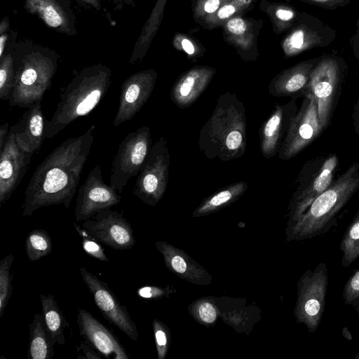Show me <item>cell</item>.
Instances as JSON below:
<instances>
[{"instance_id":"obj_35","label":"cell","mask_w":359,"mask_h":359,"mask_svg":"<svg viewBox=\"0 0 359 359\" xmlns=\"http://www.w3.org/2000/svg\"><path fill=\"white\" fill-rule=\"evenodd\" d=\"M173 48L184 53L190 61L195 62L204 56L206 49L195 37L183 32H176L172 40Z\"/></svg>"},{"instance_id":"obj_26","label":"cell","mask_w":359,"mask_h":359,"mask_svg":"<svg viewBox=\"0 0 359 359\" xmlns=\"http://www.w3.org/2000/svg\"><path fill=\"white\" fill-rule=\"evenodd\" d=\"M40 299L42 314L49 333L55 344L64 345L65 343L64 331L69 326V323L65 319L53 294H41Z\"/></svg>"},{"instance_id":"obj_20","label":"cell","mask_w":359,"mask_h":359,"mask_svg":"<svg viewBox=\"0 0 359 359\" xmlns=\"http://www.w3.org/2000/svg\"><path fill=\"white\" fill-rule=\"evenodd\" d=\"M23 8L48 28L69 36L77 34L76 16L69 0H22Z\"/></svg>"},{"instance_id":"obj_21","label":"cell","mask_w":359,"mask_h":359,"mask_svg":"<svg viewBox=\"0 0 359 359\" xmlns=\"http://www.w3.org/2000/svg\"><path fill=\"white\" fill-rule=\"evenodd\" d=\"M217 73L208 65H196L182 73L172 85L170 99L180 109L191 106L206 90Z\"/></svg>"},{"instance_id":"obj_9","label":"cell","mask_w":359,"mask_h":359,"mask_svg":"<svg viewBox=\"0 0 359 359\" xmlns=\"http://www.w3.org/2000/svg\"><path fill=\"white\" fill-rule=\"evenodd\" d=\"M151 147L149 126L129 133L119 144L113 160L109 184L121 192L129 180L139 173Z\"/></svg>"},{"instance_id":"obj_47","label":"cell","mask_w":359,"mask_h":359,"mask_svg":"<svg viewBox=\"0 0 359 359\" xmlns=\"http://www.w3.org/2000/svg\"><path fill=\"white\" fill-rule=\"evenodd\" d=\"M8 123H5L0 126V150H1L8 139L9 133Z\"/></svg>"},{"instance_id":"obj_33","label":"cell","mask_w":359,"mask_h":359,"mask_svg":"<svg viewBox=\"0 0 359 359\" xmlns=\"http://www.w3.org/2000/svg\"><path fill=\"white\" fill-rule=\"evenodd\" d=\"M305 28L304 20L301 18L283 39L280 46L285 57H293L306 48L309 39Z\"/></svg>"},{"instance_id":"obj_10","label":"cell","mask_w":359,"mask_h":359,"mask_svg":"<svg viewBox=\"0 0 359 359\" xmlns=\"http://www.w3.org/2000/svg\"><path fill=\"white\" fill-rule=\"evenodd\" d=\"M323 131L317 101L306 91L299 109L292 119L288 131L278 151V158L288 161L310 145Z\"/></svg>"},{"instance_id":"obj_41","label":"cell","mask_w":359,"mask_h":359,"mask_svg":"<svg viewBox=\"0 0 359 359\" xmlns=\"http://www.w3.org/2000/svg\"><path fill=\"white\" fill-rule=\"evenodd\" d=\"M198 315L202 321L210 324L215 321L217 313L212 304L208 302L202 303L198 307Z\"/></svg>"},{"instance_id":"obj_36","label":"cell","mask_w":359,"mask_h":359,"mask_svg":"<svg viewBox=\"0 0 359 359\" xmlns=\"http://www.w3.org/2000/svg\"><path fill=\"white\" fill-rule=\"evenodd\" d=\"M74 226L81 237L82 247L86 253L100 261L108 262L109 259L105 255L104 249L100 244L101 243L90 234L84 228L81 229L76 223H74Z\"/></svg>"},{"instance_id":"obj_40","label":"cell","mask_w":359,"mask_h":359,"mask_svg":"<svg viewBox=\"0 0 359 359\" xmlns=\"http://www.w3.org/2000/svg\"><path fill=\"white\" fill-rule=\"evenodd\" d=\"M10 20L5 15L0 21V57L4 55L11 36Z\"/></svg>"},{"instance_id":"obj_45","label":"cell","mask_w":359,"mask_h":359,"mask_svg":"<svg viewBox=\"0 0 359 359\" xmlns=\"http://www.w3.org/2000/svg\"><path fill=\"white\" fill-rule=\"evenodd\" d=\"M115 11H121L125 6L134 7L137 0H109Z\"/></svg>"},{"instance_id":"obj_24","label":"cell","mask_w":359,"mask_h":359,"mask_svg":"<svg viewBox=\"0 0 359 359\" xmlns=\"http://www.w3.org/2000/svg\"><path fill=\"white\" fill-rule=\"evenodd\" d=\"M167 1L156 0L139 37L135 43L129 60L130 65L141 62L146 55L153 39L160 29Z\"/></svg>"},{"instance_id":"obj_3","label":"cell","mask_w":359,"mask_h":359,"mask_svg":"<svg viewBox=\"0 0 359 359\" xmlns=\"http://www.w3.org/2000/svg\"><path fill=\"white\" fill-rule=\"evenodd\" d=\"M111 77V69L101 63L79 71L61 92L50 120L45 119V137H54L71 123L90 113L106 95Z\"/></svg>"},{"instance_id":"obj_31","label":"cell","mask_w":359,"mask_h":359,"mask_svg":"<svg viewBox=\"0 0 359 359\" xmlns=\"http://www.w3.org/2000/svg\"><path fill=\"white\" fill-rule=\"evenodd\" d=\"M341 265L346 268L359 259V210L347 226L339 244Z\"/></svg>"},{"instance_id":"obj_7","label":"cell","mask_w":359,"mask_h":359,"mask_svg":"<svg viewBox=\"0 0 359 359\" xmlns=\"http://www.w3.org/2000/svg\"><path fill=\"white\" fill-rule=\"evenodd\" d=\"M328 271L325 262L306 270L297 283V299L294 309L297 321L304 324L309 333L319 327L325 309Z\"/></svg>"},{"instance_id":"obj_29","label":"cell","mask_w":359,"mask_h":359,"mask_svg":"<svg viewBox=\"0 0 359 359\" xmlns=\"http://www.w3.org/2000/svg\"><path fill=\"white\" fill-rule=\"evenodd\" d=\"M257 1V0H230L198 25L208 30L221 27L230 18L245 15L252 11Z\"/></svg>"},{"instance_id":"obj_15","label":"cell","mask_w":359,"mask_h":359,"mask_svg":"<svg viewBox=\"0 0 359 359\" xmlns=\"http://www.w3.org/2000/svg\"><path fill=\"white\" fill-rule=\"evenodd\" d=\"M156 70L147 69L131 74L121 84L114 126L131 120L150 97L157 80Z\"/></svg>"},{"instance_id":"obj_2","label":"cell","mask_w":359,"mask_h":359,"mask_svg":"<svg viewBox=\"0 0 359 359\" xmlns=\"http://www.w3.org/2000/svg\"><path fill=\"white\" fill-rule=\"evenodd\" d=\"M246 110L235 93L226 92L199 132L198 148L208 159L229 161L244 155L247 146Z\"/></svg>"},{"instance_id":"obj_5","label":"cell","mask_w":359,"mask_h":359,"mask_svg":"<svg viewBox=\"0 0 359 359\" xmlns=\"http://www.w3.org/2000/svg\"><path fill=\"white\" fill-rule=\"evenodd\" d=\"M358 190L359 163L355 162L333 180L301 219L287 229L288 240H309L330 231L337 225L341 210Z\"/></svg>"},{"instance_id":"obj_49","label":"cell","mask_w":359,"mask_h":359,"mask_svg":"<svg viewBox=\"0 0 359 359\" xmlns=\"http://www.w3.org/2000/svg\"><path fill=\"white\" fill-rule=\"evenodd\" d=\"M355 359H359V351L358 353L355 355V356L354 357Z\"/></svg>"},{"instance_id":"obj_46","label":"cell","mask_w":359,"mask_h":359,"mask_svg":"<svg viewBox=\"0 0 359 359\" xmlns=\"http://www.w3.org/2000/svg\"><path fill=\"white\" fill-rule=\"evenodd\" d=\"M352 118L354 126V130L359 138V97L355 102L352 112Z\"/></svg>"},{"instance_id":"obj_1","label":"cell","mask_w":359,"mask_h":359,"mask_svg":"<svg viewBox=\"0 0 359 359\" xmlns=\"http://www.w3.org/2000/svg\"><path fill=\"white\" fill-rule=\"evenodd\" d=\"M95 130L92 125L83 134L65 140L37 166L25 191L23 216L53 205L69 207L90 154Z\"/></svg>"},{"instance_id":"obj_6","label":"cell","mask_w":359,"mask_h":359,"mask_svg":"<svg viewBox=\"0 0 359 359\" xmlns=\"http://www.w3.org/2000/svg\"><path fill=\"white\" fill-rule=\"evenodd\" d=\"M339 166L336 154L309 159L301 168L289 203L288 229L302 217L314 200L332 182Z\"/></svg>"},{"instance_id":"obj_28","label":"cell","mask_w":359,"mask_h":359,"mask_svg":"<svg viewBox=\"0 0 359 359\" xmlns=\"http://www.w3.org/2000/svg\"><path fill=\"white\" fill-rule=\"evenodd\" d=\"M259 8L269 18L272 29L276 34L289 30L297 21V13L288 4L262 0Z\"/></svg>"},{"instance_id":"obj_4","label":"cell","mask_w":359,"mask_h":359,"mask_svg":"<svg viewBox=\"0 0 359 359\" xmlns=\"http://www.w3.org/2000/svg\"><path fill=\"white\" fill-rule=\"evenodd\" d=\"M15 79L11 107L29 108L41 102L50 88L57 68L54 50L30 39L16 41L13 49Z\"/></svg>"},{"instance_id":"obj_48","label":"cell","mask_w":359,"mask_h":359,"mask_svg":"<svg viewBox=\"0 0 359 359\" xmlns=\"http://www.w3.org/2000/svg\"><path fill=\"white\" fill-rule=\"evenodd\" d=\"M342 335L344 338H346L348 341L352 340V339H353V337H352L350 331L348 330V329L346 327H343Z\"/></svg>"},{"instance_id":"obj_42","label":"cell","mask_w":359,"mask_h":359,"mask_svg":"<svg viewBox=\"0 0 359 359\" xmlns=\"http://www.w3.org/2000/svg\"><path fill=\"white\" fill-rule=\"evenodd\" d=\"M77 352L82 355H78L77 358L84 359H102V355L96 352L95 349L86 341H81L79 346H77Z\"/></svg>"},{"instance_id":"obj_13","label":"cell","mask_w":359,"mask_h":359,"mask_svg":"<svg viewBox=\"0 0 359 359\" xmlns=\"http://www.w3.org/2000/svg\"><path fill=\"white\" fill-rule=\"evenodd\" d=\"M117 190L107 184L100 165H96L80 187L75 205V219L86 221L100 210L110 208L121 201Z\"/></svg>"},{"instance_id":"obj_16","label":"cell","mask_w":359,"mask_h":359,"mask_svg":"<svg viewBox=\"0 0 359 359\" xmlns=\"http://www.w3.org/2000/svg\"><path fill=\"white\" fill-rule=\"evenodd\" d=\"M264 25L262 19L237 15L228 20L221 27L224 40L233 46L244 62L255 61L260 53L258 36Z\"/></svg>"},{"instance_id":"obj_17","label":"cell","mask_w":359,"mask_h":359,"mask_svg":"<svg viewBox=\"0 0 359 359\" xmlns=\"http://www.w3.org/2000/svg\"><path fill=\"white\" fill-rule=\"evenodd\" d=\"M33 154L22 151L12 130L0 150V207L11 198L26 173Z\"/></svg>"},{"instance_id":"obj_38","label":"cell","mask_w":359,"mask_h":359,"mask_svg":"<svg viewBox=\"0 0 359 359\" xmlns=\"http://www.w3.org/2000/svg\"><path fill=\"white\" fill-rule=\"evenodd\" d=\"M342 297L344 304L359 313V269L355 271L344 284Z\"/></svg>"},{"instance_id":"obj_14","label":"cell","mask_w":359,"mask_h":359,"mask_svg":"<svg viewBox=\"0 0 359 359\" xmlns=\"http://www.w3.org/2000/svg\"><path fill=\"white\" fill-rule=\"evenodd\" d=\"M82 226L99 242L115 250H128L135 244L130 224L122 213L109 208L100 210Z\"/></svg>"},{"instance_id":"obj_39","label":"cell","mask_w":359,"mask_h":359,"mask_svg":"<svg viewBox=\"0 0 359 359\" xmlns=\"http://www.w3.org/2000/svg\"><path fill=\"white\" fill-rule=\"evenodd\" d=\"M156 344L159 359L164 358L168 344L167 333L162 323L154 320L153 322Z\"/></svg>"},{"instance_id":"obj_19","label":"cell","mask_w":359,"mask_h":359,"mask_svg":"<svg viewBox=\"0 0 359 359\" xmlns=\"http://www.w3.org/2000/svg\"><path fill=\"white\" fill-rule=\"evenodd\" d=\"M77 323L81 337L102 356L112 359L129 358L116 336L90 312L78 309Z\"/></svg>"},{"instance_id":"obj_25","label":"cell","mask_w":359,"mask_h":359,"mask_svg":"<svg viewBox=\"0 0 359 359\" xmlns=\"http://www.w3.org/2000/svg\"><path fill=\"white\" fill-rule=\"evenodd\" d=\"M29 331L27 358L50 359L53 358L55 343L46 327L42 313L34 314L29 324Z\"/></svg>"},{"instance_id":"obj_27","label":"cell","mask_w":359,"mask_h":359,"mask_svg":"<svg viewBox=\"0 0 359 359\" xmlns=\"http://www.w3.org/2000/svg\"><path fill=\"white\" fill-rule=\"evenodd\" d=\"M248 184L241 181L231 184L206 198L194 212L201 216L217 211L237 201L247 190Z\"/></svg>"},{"instance_id":"obj_12","label":"cell","mask_w":359,"mask_h":359,"mask_svg":"<svg viewBox=\"0 0 359 359\" xmlns=\"http://www.w3.org/2000/svg\"><path fill=\"white\" fill-rule=\"evenodd\" d=\"M340 88L341 75L335 62L323 61L313 68L306 91L317 101L318 117L323 130L330 123Z\"/></svg>"},{"instance_id":"obj_34","label":"cell","mask_w":359,"mask_h":359,"mask_svg":"<svg viewBox=\"0 0 359 359\" xmlns=\"http://www.w3.org/2000/svg\"><path fill=\"white\" fill-rule=\"evenodd\" d=\"M14 256L9 254L0 262V318L4 314L13 292L12 264Z\"/></svg>"},{"instance_id":"obj_32","label":"cell","mask_w":359,"mask_h":359,"mask_svg":"<svg viewBox=\"0 0 359 359\" xmlns=\"http://www.w3.org/2000/svg\"><path fill=\"white\" fill-rule=\"evenodd\" d=\"M52 239L48 233L41 229L32 230L25 239V250L28 259L34 262L52 252Z\"/></svg>"},{"instance_id":"obj_43","label":"cell","mask_w":359,"mask_h":359,"mask_svg":"<svg viewBox=\"0 0 359 359\" xmlns=\"http://www.w3.org/2000/svg\"><path fill=\"white\" fill-rule=\"evenodd\" d=\"M137 295L143 299H156L164 294V291L154 286H144L137 290Z\"/></svg>"},{"instance_id":"obj_11","label":"cell","mask_w":359,"mask_h":359,"mask_svg":"<svg viewBox=\"0 0 359 359\" xmlns=\"http://www.w3.org/2000/svg\"><path fill=\"white\" fill-rule=\"evenodd\" d=\"M84 283L102 316L133 341L139 337L137 326L127 308L122 305L108 285L85 267L80 268Z\"/></svg>"},{"instance_id":"obj_22","label":"cell","mask_w":359,"mask_h":359,"mask_svg":"<svg viewBox=\"0 0 359 359\" xmlns=\"http://www.w3.org/2000/svg\"><path fill=\"white\" fill-rule=\"evenodd\" d=\"M45 119L41 104L37 102L28 108L15 125L11 126L10 130L22 151L34 154L40 149L46 138Z\"/></svg>"},{"instance_id":"obj_30","label":"cell","mask_w":359,"mask_h":359,"mask_svg":"<svg viewBox=\"0 0 359 359\" xmlns=\"http://www.w3.org/2000/svg\"><path fill=\"white\" fill-rule=\"evenodd\" d=\"M18 36L11 29V36L4 55L0 57V99L9 100L14 88L15 70L13 49Z\"/></svg>"},{"instance_id":"obj_18","label":"cell","mask_w":359,"mask_h":359,"mask_svg":"<svg viewBox=\"0 0 359 359\" xmlns=\"http://www.w3.org/2000/svg\"><path fill=\"white\" fill-rule=\"evenodd\" d=\"M297 110V98L274 106L273 111L259 130V149L264 158L269 159L278 154Z\"/></svg>"},{"instance_id":"obj_8","label":"cell","mask_w":359,"mask_h":359,"mask_svg":"<svg viewBox=\"0 0 359 359\" xmlns=\"http://www.w3.org/2000/svg\"><path fill=\"white\" fill-rule=\"evenodd\" d=\"M170 157L167 139L161 137L151 147L133 190V194L147 205L154 206L165 194Z\"/></svg>"},{"instance_id":"obj_23","label":"cell","mask_w":359,"mask_h":359,"mask_svg":"<svg viewBox=\"0 0 359 359\" xmlns=\"http://www.w3.org/2000/svg\"><path fill=\"white\" fill-rule=\"evenodd\" d=\"M311 62H302L276 74L268 86L269 95L276 97H304L313 69Z\"/></svg>"},{"instance_id":"obj_44","label":"cell","mask_w":359,"mask_h":359,"mask_svg":"<svg viewBox=\"0 0 359 359\" xmlns=\"http://www.w3.org/2000/svg\"><path fill=\"white\" fill-rule=\"evenodd\" d=\"M81 6L88 9L99 12L102 9L100 0H74Z\"/></svg>"},{"instance_id":"obj_37","label":"cell","mask_w":359,"mask_h":359,"mask_svg":"<svg viewBox=\"0 0 359 359\" xmlns=\"http://www.w3.org/2000/svg\"><path fill=\"white\" fill-rule=\"evenodd\" d=\"M230 0H191V13L194 20L201 21L216 12Z\"/></svg>"}]
</instances>
